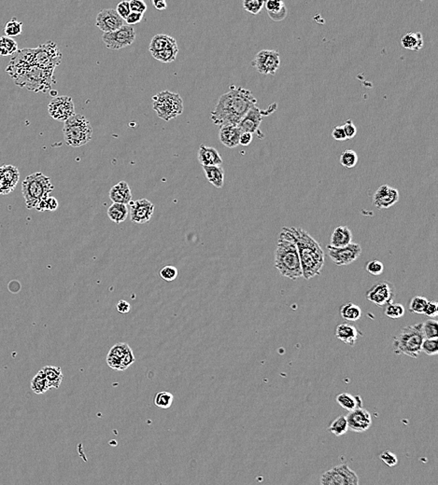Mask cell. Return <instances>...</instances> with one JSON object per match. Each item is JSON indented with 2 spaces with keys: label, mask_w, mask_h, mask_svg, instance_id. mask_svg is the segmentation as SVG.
Returning <instances> with one entry per match:
<instances>
[{
  "label": "cell",
  "mask_w": 438,
  "mask_h": 485,
  "mask_svg": "<svg viewBox=\"0 0 438 485\" xmlns=\"http://www.w3.org/2000/svg\"><path fill=\"white\" fill-rule=\"evenodd\" d=\"M173 395L169 392H159L154 398V404L161 409H168L173 403Z\"/></svg>",
  "instance_id": "f35d334b"
},
{
  "label": "cell",
  "mask_w": 438,
  "mask_h": 485,
  "mask_svg": "<svg viewBox=\"0 0 438 485\" xmlns=\"http://www.w3.org/2000/svg\"><path fill=\"white\" fill-rule=\"evenodd\" d=\"M385 314L390 319H401L405 314V308L401 303H389L386 305Z\"/></svg>",
  "instance_id": "7bdbcfd3"
},
{
  "label": "cell",
  "mask_w": 438,
  "mask_h": 485,
  "mask_svg": "<svg viewBox=\"0 0 438 485\" xmlns=\"http://www.w3.org/2000/svg\"><path fill=\"white\" fill-rule=\"evenodd\" d=\"M153 4L156 10H163L168 8V4L163 0H153Z\"/></svg>",
  "instance_id": "003e7915"
},
{
  "label": "cell",
  "mask_w": 438,
  "mask_h": 485,
  "mask_svg": "<svg viewBox=\"0 0 438 485\" xmlns=\"http://www.w3.org/2000/svg\"><path fill=\"white\" fill-rule=\"evenodd\" d=\"M203 170L209 183H211L217 189L224 187V170L223 167L221 165L203 166Z\"/></svg>",
  "instance_id": "4316f807"
},
{
  "label": "cell",
  "mask_w": 438,
  "mask_h": 485,
  "mask_svg": "<svg viewBox=\"0 0 438 485\" xmlns=\"http://www.w3.org/2000/svg\"><path fill=\"white\" fill-rule=\"evenodd\" d=\"M287 14H288V10H287L286 6H284L281 10L277 11V12L268 13V15H269L271 19L273 21H275V22H281V21L284 20Z\"/></svg>",
  "instance_id": "91938a15"
},
{
  "label": "cell",
  "mask_w": 438,
  "mask_h": 485,
  "mask_svg": "<svg viewBox=\"0 0 438 485\" xmlns=\"http://www.w3.org/2000/svg\"><path fill=\"white\" fill-rule=\"evenodd\" d=\"M346 418L349 430L356 433H362L369 430L372 425V417L370 413L362 408L350 412Z\"/></svg>",
  "instance_id": "ac0fdd59"
},
{
  "label": "cell",
  "mask_w": 438,
  "mask_h": 485,
  "mask_svg": "<svg viewBox=\"0 0 438 485\" xmlns=\"http://www.w3.org/2000/svg\"><path fill=\"white\" fill-rule=\"evenodd\" d=\"M352 241V231L346 226H339L332 233L330 246L333 248H343L350 245Z\"/></svg>",
  "instance_id": "d4e9b609"
},
{
  "label": "cell",
  "mask_w": 438,
  "mask_h": 485,
  "mask_svg": "<svg viewBox=\"0 0 438 485\" xmlns=\"http://www.w3.org/2000/svg\"><path fill=\"white\" fill-rule=\"evenodd\" d=\"M175 46H178V44L173 36L159 34V35H154L152 39L149 50L151 53H154V52H158V51L173 48Z\"/></svg>",
  "instance_id": "484cf974"
},
{
  "label": "cell",
  "mask_w": 438,
  "mask_h": 485,
  "mask_svg": "<svg viewBox=\"0 0 438 485\" xmlns=\"http://www.w3.org/2000/svg\"><path fill=\"white\" fill-rule=\"evenodd\" d=\"M379 458H380V460L382 461L383 463H384L385 465H388V467H394V465H397V456L395 455V454H393V453L390 452V451H384V452H382V453L379 455Z\"/></svg>",
  "instance_id": "681fc988"
},
{
  "label": "cell",
  "mask_w": 438,
  "mask_h": 485,
  "mask_svg": "<svg viewBox=\"0 0 438 485\" xmlns=\"http://www.w3.org/2000/svg\"><path fill=\"white\" fill-rule=\"evenodd\" d=\"M424 314L429 318H435L438 314V304L434 301H430L426 305Z\"/></svg>",
  "instance_id": "11a10c76"
},
{
  "label": "cell",
  "mask_w": 438,
  "mask_h": 485,
  "mask_svg": "<svg viewBox=\"0 0 438 485\" xmlns=\"http://www.w3.org/2000/svg\"><path fill=\"white\" fill-rule=\"evenodd\" d=\"M290 230L300 258L303 276L309 280L320 275L325 262L320 244L301 228L290 227Z\"/></svg>",
  "instance_id": "3957f363"
},
{
  "label": "cell",
  "mask_w": 438,
  "mask_h": 485,
  "mask_svg": "<svg viewBox=\"0 0 438 485\" xmlns=\"http://www.w3.org/2000/svg\"><path fill=\"white\" fill-rule=\"evenodd\" d=\"M128 213H129V209L127 206L113 202L107 209V217H110L112 222L120 224L127 218Z\"/></svg>",
  "instance_id": "f546056e"
},
{
  "label": "cell",
  "mask_w": 438,
  "mask_h": 485,
  "mask_svg": "<svg viewBox=\"0 0 438 485\" xmlns=\"http://www.w3.org/2000/svg\"><path fill=\"white\" fill-rule=\"evenodd\" d=\"M131 350H132V349L130 348V346H129L127 344H125V343H119V344H115V345L110 350L108 355H112V356H114V357H116L118 359H123V357L127 354L129 351H131Z\"/></svg>",
  "instance_id": "bcb514c9"
},
{
  "label": "cell",
  "mask_w": 438,
  "mask_h": 485,
  "mask_svg": "<svg viewBox=\"0 0 438 485\" xmlns=\"http://www.w3.org/2000/svg\"><path fill=\"white\" fill-rule=\"evenodd\" d=\"M178 46H175L173 48H170V49H168V50H163V51L152 53V55H153L154 59L158 60L159 62H162V63H172V62L176 60L177 55H178Z\"/></svg>",
  "instance_id": "8d00e7d4"
},
{
  "label": "cell",
  "mask_w": 438,
  "mask_h": 485,
  "mask_svg": "<svg viewBox=\"0 0 438 485\" xmlns=\"http://www.w3.org/2000/svg\"><path fill=\"white\" fill-rule=\"evenodd\" d=\"M399 192L389 185H381L373 196V202L378 209H388L394 206L399 200Z\"/></svg>",
  "instance_id": "ffe728a7"
},
{
  "label": "cell",
  "mask_w": 438,
  "mask_h": 485,
  "mask_svg": "<svg viewBox=\"0 0 438 485\" xmlns=\"http://www.w3.org/2000/svg\"><path fill=\"white\" fill-rule=\"evenodd\" d=\"M136 39V32L133 26H124L111 33H104L102 41L107 49L121 50L132 45Z\"/></svg>",
  "instance_id": "8fae6325"
},
{
  "label": "cell",
  "mask_w": 438,
  "mask_h": 485,
  "mask_svg": "<svg viewBox=\"0 0 438 485\" xmlns=\"http://www.w3.org/2000/svg\"><path fill=\"white\" fill-rule=\"evenodd\" d=\"M264 6H265V1L263 0H245L243 2L244 10L253 15L258 14L264 8Z\"/></svg>",
  "instance_id": "f6af8a7d"
},
{
  "label": "cell",
  "mask_w": 438,
  "mask_h": 485,
  "mask_svg": "<svg viewBox=\"0 0 438 485\" xmlns=\"http://www.w3.org/2000/svg\"><path fill=\"white\" fill-rule=\"evenodd\" d=\"M143 15L144 14H141V13L131 12L124 21H125V23H127V26H132L133 25H137L140 21L142 20Z\"/></svg>",
  "instance_id": "94428289"
},
{
  "label": "cell",
  "mask_w": 438,
  "mask_h": 485,
  "mask_svg": "<svg viewBox=\"0 0 438 485\" xmlns=\"http://www.w3.org/2000/svg\"><path fill=\"white\" fill-rule=\"evenodd\" d=\"M129 4H130L131 12H137V13L144 14V12L147 10L146 3L144 1H141V0H131V1H129Z\"/></svg>",
  "instance_id": "f5cc1de1"
},
{
  "label": "cell",
  "mask_w": 438,
  "mask_h": 485,
  "mask_svg": "<svg viewBox=\"0 0 438 485\" xmlns=\"http://www.w3.org/2000/svg\"><path fill=\"white\" fill-rule=\"evenodd\" d=\"M30 385L31 389L36 395L44 394V393H46L48 390L51 389L49 382L46 379L45 374H43L42 370H40L34 376V378L31 381Z\"/></svg>",
  "instance_id": "d6a6232c"
},
{
  "label": "cell",
  "mask_w": 438,
  "mask_h": 485,
  "mask_svg": "<svg viewBox=\"0 0 438 485\" xmlns=\"http://www.w3.org/2000/svg\"><path fill=\"white\" fill-rule=\"evenodd\" d=\"M22 29H23V23L16 20V18H13L6 24L4 32H5L6 36L12 39L14 36L20 35L23 31Z\"/></svg>",
  "instance_id": "60d3db41"
},
{
  "label": "cell",
  "mask_w": 438,
  "mask_h": 485,
  "mask_svg": "<svg viewBox=\"0 0 438 485\" xmlns=\"http://www.w3.org/2000/svg\"><path fill=\"white\" fill-rule=\"evenodd\" d=\"M6 72L11 77L16 85L35 92L50 91L51 85L56 82L53 77L54 70L43 69L39 66H33L18 59L14 55L11 57Z\"/></svg>",
  "instance_id": "7a4b0ae2"
},
{
  "label": "cell",
  "mask_w": 438,
  "mask_h": 485,
  "mask_svg": "<svg viewBox=\"0 0 438 485\" xmlns=\"http://www.w3.org/2000/svg\"><path fill=\"white\" fill-rule=\"evenodd\" d=\"M256 104L257 99L250 90L241 87L233 88L220 97L210 119L220 128L238 126L247 112Z\"/></svg>",
  "instance_id": "6da1fadb"
},
{
  "label": "cell",
  "mask_w": 438,
  "mask_h": 485,
  "mask_svg": "<svg viewBox=\"0 0 438 485\" xmlns=\"http://www.w3.org/2000/svg\"><path fill=\"white\" fill-rule=\"evenodd\" d=\"M321 485H359V477L346 464L327 470L321 477Z\"/></svg>",
  "instance_id": "30bf717a"
},
{
  "label": "cell",
  "mask_w": 438,
  "mask_h": 485,
  "mask_svg": "<svg viewBox=\"0 0 438 485\" xmlns=\"http://www.w3.org/2000/svg\"><path fill=\"white\" fill-rule=\"evenodd\" d=\"M58 201L56 200V198L51 197V196H49L47 197L46 199V208L48 211H56V209L58 208Z\"/></svg>",
  "instance_id": "03108f58"
},
{
  "label": "cell",
  "mask_w": 438,
  "mask_h": 485,
  "mask_svg": "<svg viewBox=\"0 0 438 485\" xmlns=\"http://www.w3.org/2000/svg\"><path fill=\"white\" fill-rule=\"evenodd\" d=\"M329 257L332 262L338 266H345L354 263L362 254V248L359 244L351 242L343 248L328 247Z\"/></svg>",
  "instance_id": "5bb4252c"
},
{
  "label": "cell",
  "mask_w": 438,
  "mask_h": 485,
  "mask_svg": "<svg viewBox=\"0 0 438 485\" xmlns=\"http://www.w3.org/2000/svg\"><path fill=\"white\" fill-rule=\"evenodd\" d=\"M394 287L387 281L377 282L370 288L367 293V299L375 303L377 306L382 307L392 303L394 298Z\"/></svg>",
  "instance_id": "2e32d148"
},
{
  "label": "cell",
  "mask_w": 438,
  "mask_h": 485,
  "mask_svg": "<svg viewBox=\"0 0 438 485\" xmlns=\"http://www.w3.org/2000/svg\"><path fill=\"white\" fill-rule=\"evenodd\" d=\"M329 430L331 431V433L337 437L346 434V431L349 430L346 416L341 415L334 420L329 426Z\"/></svg>",
  "instance_id": "d590c367"
},
{
  "label": "cell",
  "mask_w": 438,
  "mask_h": 485,
  "mask_svg": "<svg viewBox=\"0 0 438 485\" xmlns=\"http://www.w3.org/2000/svg\"><path fill=\"white\" fill-rule=\"evenodd\" d=\"M358 162V155L356 152L352 150H346L345 152H342L340 156V163L342 166L346 168H353L356 166Z\"/></svg>",
  "instance_id": "b9f144b4"
},
{
  "label": "cell",
  "mask_w": 438,
  "mask_h": 485,
  "mask_svg": "<svg viewBox=\"0 0 438 485\" xmlns=\"http://www.w3.org/2000/svg\"><path fill=\"white\" fill-rule=\"evenodd\" d=\"M131 221L137 224L149 222L154 212V204L147 199H139L128 203Z\"/></svg>",
  "instance_id": "e0dca14e"
},
{
  "label": "cell",
  "mask_w": 438,
  "mask_h": 485,
  "mask_svg": "<svg viewBox=\"0 0 438 485\" xmlns=\"http://www.w3.org/2000/svg\"><path fill=\"white\" fill-rule=\"evenodd\" d=\"M401 44L405 49L410 51H419L424 44L423 34L421 32L408 33L403 36Z\"/></svg>",
  "instance_id": "f1b7e54d"
},
{
  "label": "cell",
  "mask_w": 438,
  "mask_h": 485,
  "mask_svg": "<svg viewBox=\"0 0 438 485\" xmlns=\"http://www.w3.org/2000/svg\"><path fill=\"white\" fill-rule=\"evenodd\" d=\"M125 21L122 19L114 9H107L100 11L97 16V26L104 33H111L124 26Z\"/></svg>",
  "instance_id": "d6986e66"
},
{
  "label": "cell",
  "mask_w": 438,
  "mask_h": 485,
  "mask_svg": "<svg viewBox=\"0 0 438 485\" xmlns=\"http://www.w3.org/2000/svg\"><path fill=\"white\" fill-rule=\"evenodd\" d=\"M343 129L346 134V139H351L356 136L357 128L352 120H348L346 123L343 125Z\"/></svg>",
  "instance_id": "db71d44e"
},
{
  "label": "cell",
  "mask_w": 438,
  "mask_h": 485,
  "mask_svg": "<svg viewBox=\"0 0 438 485\" xmlns=\"http://www.w3.org/2000/svg\"><path fill=\"white\" fill-rule=\"evenodd\" d=\"M422 352L428 356H435L438 353L437 339H424L422 344Z\"/></svg>",
  "instance_id": "ee69618b"
},
{
  "label": "cell",
  "mask_w": 438,
  "mask_h": 485,
  "mask_svg": "<svg viewBox=\"0 0 438 485\" xmlns=\"http://www.w3.org/2000/svg\"><path fill=\"white\" fill-rule=\"evenodd\" d=\"M336 336V338L340 340L344 344L350 346H354L359 337V331L353 325L343 323L337 326Z\"/></svg>",
  "instance_id": "cb8c5ba5"
},
{
  "label": "cell",
  "mask_w": 438,
  "mask_h": 485,
  "mask_svg": "<svg viewBox=\"0 0 438 485\" xmlns=\"http://www.w3.org/2000/svg\"><path fill=\"white\" fill-rule=\"evenodd\" d=\"M62 52L54 42L49 41L32 49V60L35 66L43 69L54 70L61 64Z\"/></svg>",
  "instance_id": "9c48e42d"
},
{
  "label": "cell",
  "mask_w": 438,
  "mask_h": 485,
  "mask_svg": "<svg viewBox=\"0 0 438 485\" xmlns=\"http://www.w3.org/2000/svg\"><path fill=\"white\" fill-rule=\"evenodd\" d=\"M116 11H117L118 14L119 16L125 20L127 18L128 15L131 13V9H130V4H129V1H122L118 4L117 8H116Z\"/></svg>",
  "instance_id": "816d5d0a"
},
{
  "label": "cell",
  "mask_w": 438,
  "mask_h": 485,
  "mask_svg": "<svg viewBox=\"0 0 438 485\" xmlns=\"http://www.w3.org/2000/svg\"><path fill=\"white\" fill-rule=\"evenodd\" d=\"M276 106H277L276 104H273L270 106V108L267 109V110L261 109L257 106V105L252 106L250 110L247 112V114L245 115L244 118L240 121L239 125H238L240 132L241 133H250L251 135H253L254 133L258 131L261 123H262V121H263V118L266 116V115H268V114H270L272 112H274L275 109H273V107L276 108Z\"/></svg>",
  "instance_id": "9a60e30c"
},
{
  "label": "cell",
  "mask_w": 438,
  "mask_h": 485,
  "mask_svg": "<svg viewBox=\"0 0 438 485\" xmlns=\"http://www.w3.org/2000/svg\"><path fill=\"white\" fill-rule=\"evenodd\" d=\"M265 8L267 13H274L281 10L285 4L281 0H268L265 2Z\"/></svg>",
  "instance_id": "f907efd6"
},
{
  "label": "cell",
  "mask_w": 438,
  "mask_h": 485,
  "mask_svg": "<svg viewBox=\"0 0 438 485\" xmlns=\"http://www.w3.org/2000/svg\"><path fill=\"white\" fill-rule=\"evenodd\" d=\"M428 300L423 296H416L410 301L409 303V311L413 313L424 314V311L426 305L428 303Z\"/></svg>",
  "instance_id": "ab89813d"
},
{
  "label": "cell",
  "mask_w": 438,
  "mask_h": 485,
  "mask_svg": "<svg viewBox=\"0 0 438 485\" xmlns=\"http://www.w3.org/2000/svg\"><path fill=\"white\" fill-rule=\"evenodd\" d=\"M135 361H136V358H135L134 353H133V351L131 350V351H129L127 354L125 355V356L123 357V359H122V364H121V369H120V370H125V369L129 368Z\"/></svg>",
  "instance_id": "9f6ffc18"
},
{
  "label": "cell",
  "mask_w": 438,
  "mask_h": 485,
  "mask_svg": "<svg viewBox=\"0 0 438 485\" xmlns=\"http://www.w3.org/2000/svg\"><path fill=\"white\" fill-rule=\"evenodd\" d=\"M252 141V135L250 133H241L240 138V145L249 146Z\"/></svg>",
  "instance_id": "e7e4bbea"
},
{
  "label": "cell",
  "mask_w": 438,
  "mask_h": 485,
  "mask_svg": "<svg viewBox=\"0 0 438 485\" xmlns=\"http://www.w3.org/2000/svg\"><path fill=\"white\" fill-rule=\"evenodd\" d=\"M14 190L10 187V185L7 183L4 177L0 174V195H7Z\"/></svg>",
  "instance_id": "6125c7cd"
},
{
  "label": "cell",
  "mask_w": 438,
  "mask_h": 485,
  "mask_svg": "<svg viewBox=\"0 0 438 485\" xmlns=\"http://www.w3.org/2000/svg\"><path fill=\"white\" fill-rule=\"evenodd\" d=\"M422 328L423 323L403 328L400 333L393 337V352L417 359L422 353V344L424 340Z\"/></svg>",
  "instance_id": "8992f818"
},
{
  "label": "cell",
  "mask_w": 438,
  "mask_h": 485,
  "mask_svg": "<svg viewBox=\"0 0 438 485\" xmlns=\"http://www.w3.org/2000/svg\"><path fill=\"white\" fill-rule=\"evenodd\" d=\"M332 137L337 141H345L346 140V134L343 129V126H336L332 131Z\"/></svg>",
  "instance_id": "6f0895ef"
},
{
  "label": "cell",
  "mask_w": 438,
  "mask_h": 485,
  "mask_svg": "<svg viewBox=\"0 0 438 485\" xmlns=\"http://www.w3.org/2000/svg\"><path fill=\"white\" fill-rule=\"evenodd\" d=\"M336 401L343 409L349 412L362 408V400L360 396H353L350 393H341L337 395Z\"/></svg>",
  "instance_id": "83f0119b"
},
{
  "label": "cell",
  "mask_w": 438,
  "mask_h": 485,
  "mask_svg": "<svg viewBox=\"0 0 438 485\" xmlns=\"http://www.w3.org/2000/svg\"><path fill=\"white\" fill-rule=\"evenodd\" d=\"M367 271L372 275L378 276L384 272V265L381 262L374 259L367 264Z\"/></svg>",
  "instance_id": "c3c4849f"
},
{
  "label": "cell",
  "mask_w": 438,
  "mask_h": 485,
  "mask_svg": "<svg viewBox=\"0 0 438 485\" xmlns=\"http://www.w3.org/2000/svg\"><path fill=\"white\" fill-rule=\"evenodd\" d=\"M53 189L51 178L42 173H33L27 176L22 185V193L26 201V208L35 209L41 201L50 196Z\"/></svg>",
  "instance_id": "5b68a950"
},
{
  "label": "cell",
  "mask_w": 438,
  "mask_h": 485,
  "mask_svg": "<svg viewBox=\"0 0 438 485\" xmlns=\"http://www.w3.org/2000/svg\"><path fill=\"white\" fill-rule=\"evenodd\" d=\"M160 276L168 282L174 281L178 276V269L171 265L165 266L160 271Z\"/></svg>",
  "instance_id": "7dc6e473"
},
{
  "label": "cell",
  "mask_w": 438,
  "mask_h": 485,
  "mask_svg": "<svg viewBox=\"0 0 438 485\" xmlns=\"http://www.w3.org/2000/svg\"><path fill=\"white\" fill-rule=\"evenodd\" d=\"M0 174L10 187L14 190L20 179V172L18 168L11 164H4L0 166Z\"/></svg>",
  "instance_id": "1f68e13d"
},
{
  "label": "cell",
  "mask_w": 438,
  "mask_h": 485,
  "mask_svg": "<svg viewBox=\"0 0 438 485\" xmlns=\"http://www.w3.org/2000/svg\"><path fill=\"white\" fill-rule=\"evenodd\" d=\"M275 266L280 274L291 280L303 276L300 258L290 228L280 232L275 252Z\"/></svg>",
  "instance_id": "277c9868"
},
{
  "label": "cell",
  "mask_w": 438,
  "mask_h": 485,
  "mask_svg": "<svg viewBox=\"0 0 438 485\" xmlns=\"http://www.w3.org/2000/svg\"><path fill=\"white\" fill-rule=\"evenodd\" d=\"M241 132L238 126H224L220 128L221 143L228 148H234L240 145Z\"/></svg>",
  "instance_id": "603a6c76"
},
{
  "label": "cell",
  "mask_w": 438,
  "mask_h": 485,
  "mask_svg": "<svg viewBox=\"0 0 438 485\" xmlns=\"http://www.w3.org/2000/svg\"><path fill=\"white\" fill-rule=\"evenodd\" d=\"M41 370L43 371V374H45V377L49 382L50 387L56 388V389L59 388V386L61 385L62 381L64 379L61 368L56 367V366H45Z\"/></svg>",
  "instance_id": "4dcf8cb0"
},
{
  "label": "cell",
  "mask_w": 438,
  "mask_h": 485,
  "mask_svg": "<svg viewBox=\"0 0 438 485\" xmlns=\"http://www.w3.org/2000/svg\"><path fill=\"white\" fill-rule=\"evenodd\" d=\"M340 314L345 320L357 321L362 316V310L357 304L348 303L340 308Z\"/></svg>",
  "instance_id": "836d02e7"
},
{
  "label": "cell",
  "mask_w": 438,
  "mask_h": 485,
  "mask_svg": "<svg viewBox=\"0 0 438 485\" xmlns=\"http://www.w3.org/2000/svg\"><path fill=\"white\" fill-rule=\"evenodd\" d=\"M116 307H117L118 312L120 313H122V314L127 313L128 312L130 311V309H131V306H130L129 303H127L126 301H123V300H121V301L117 303V306H116Z\"/></svg>",
  "instance_id": "be15d7a7"
},
{
  "label": "cell",
  "mask_w": 438,
  "mask_h": 485,
  "mask_svg": "<svg viewBox=\"0 0 438 485\" xmlns=\"http://www.w3.org/2000/svg\"><path fill=\"white\" fill-rule=\"evenodd\" d=\"M107 363L112 369L115 370H120L121 369V364H122V359H118L114 356L107 354Z\"/></svg>",
  "instance_id": "680465c9"
},
{
  "label": "cell",
  "mask_w": 438,
  "mask_h": 485,
  "mask_svg": "<svg viewBox=\"0 0 438 485\" xmlns=\"http://www.w3.org/2000/svg\"><path fill=\"white\" fill-rule=\"evenodd\" d=\"M153 110L165 121H169L184 113V101L178 94L162 91L153 97Z\"/></svg>",
  "instance_id": "ba28073f"
},
{
  "label": "cell",
  "mask_w": 438,
  "mask_h": 485,
  "mask_svg": "<svg viewBox=\"0 0 438 485\" xmlns=\"http://www.w3.org/2000/svg\"><path fill=\"white\" fill-rule=\"evenodd\" d=\"M18 51V43L9 36L0 38V55H13Z\"/></svg>",
  "instance_id": "e575fe53"
},
{
  "label": "cell",
  "mask_w": 438,
  "mask_h": 485,
  "mask_svg": "<svg viewBox=\"0 0 438 485\" xmlns=\"http://www.w3.org/2000/svg\"><path fill=\"white\" fill-rule=\"evenodd\" d=\"M251 66L263 75H274L280 68V53L271 50L260 51L251 62Z\"/></svg>",
  "instance_id": "7c38bea8"
},
{
  "label": "cell",
  "mask_w": 438,
  "mask_h": 485,
  "mask_svg": "<svg viewBox=\"0 0 438 485\" xmlns=\"http://www.w3.org/2000/svg\"><path fill=\"white\" fill-rule=\"evenodd\" d=\"M423 334L424 339H437L438 323L434 319H429L423 323Z\"/></svg>",
  "instance_id": "74e56055"
},
{
  "label": "cell",
  "mask_w": 438,
  "mask_h": 485,
  "mask_svg": "<svg viewBox=\"0 0 438 485\" xmlns=\"http://www.w3.org/2000/svg\"><path fill=\"white\" fill-rule=\"evenodd\" d=\"M197 157L202 166H213L223 164V159L220 155L219 152L215 147L201 145L199 147Z\"/></svg>",
  "instance_id": "44dd1931"
},
{
  "label": "cell",
  "mask_w": 438,
  "mask_h": 485,
  "mask_svg": "<svg viewBox=\"0 0 438 485\" xmlns=\"http://www.w3.org/2000/svg\"><path fill=\"white\" fill-rule=\"evenodd\" d=\"M63 132L66 145L70 147H82L92 139L91 123L86 117L80 114H75L65 121Z\"/></svg>",
  "instance_id": "52a82bcc"
},
{
  "label": "cell",
  "mask_w": 438,
  "mask_h": 485,
  "mask_svg": "<svg viewBox=\"0 0 438 485\" xmlns=\"http://www.w3.org/2000/svg\"><path fill=\"white\" fill-rule=\"evenodd\" d=\"M48 111L50 116L57 121H67L75 115V105L70 96H56L49 104Z\"/></svg>",
  "instance_id": "4fadbf2b"
},
{
  "label": "cell",
  "mask_w": 438,
  "mask_h": 485,
  "mask_svg": "<svg viewBox=\"0 0 438 485\" xmlns=\"http://www.w3.org/2000/svg\"><path fill=\"white\" fill-rule=\"evenodd\" d=\"M110 198L113 202L127 206L132 201V192L127 182H119L112 187L110 191Z\"/></svg>",
  "instance_id": "7402d4cb"
}]
</instances>
